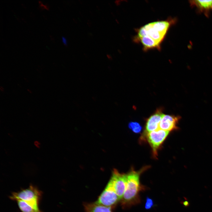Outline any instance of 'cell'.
<instances>
[{
	"label": "cell",
	"mask_w": 212,
	"mask_h": 212,
	"mask_svg": "<svg viewBox=\"0 0 212 212\" xmlns=\"http://www.w3.org/2000/svg\"><path fill=\"white\" fill-rule=\"evenodd\" d=\"M176 21V18H172L147 24L137 30L135 40L141 43L144 50L160 49L168 31Z\"/></svg>",
	"instance_id": "obj_1"
},
{
	"label": "cell",
	"mask_w": 212,
	"mask_h": 212,
	"mask_svg": "<svg viewBox=\"0 0 212 212\" xmlns=\"http://www.w3.org/2000/svg\"><path fill=\"white\" fill-rule=\"evenodd\" d=\"M148 167H144L138 171L132 169L126 174V186L122 198L124 204L130 205L138 201V194L142 188L140 182V176Z\"/></svg>",
	"instance_id": "obj_2"
},
{
	"label": "cell",
	"mask_w": 212,
	"mask_h": 212,
	"mask_svg": "<svg viewBox=\"0 0 212 212\" xmlns=\"http://www.w3.org/2000/svg\"><path fill=\"white\" fill-rule=\"evenodd\" d=\"M170 132L160 129L147 133L145 137L150 145L153 156L156 158L158 151L168 135Z\"/></svg>",
	"instance_id": "obj_3"
},
{
	"label": "cell",
	"mask_w": 212,
	"mask_h": 212,
	"mask_svg": "<svg viewBox=\"0 0 212 212\" xmlns=\"http://www.w3.org/2000/svg\"><path fill=\"white\" fill-rule=\"evenodd\" d=\"M42 196V192L36 187L31 185L27 188L12 193L9 198L11 200L15 201H27L33 199L40 200Z\"/></svg>",
	"instance_id": "obj_4"
},
{
	"label": "cell",
	"mask_w": 212,
	"mask_h": 212,
	"mask_svg": "<svg viewBox=\"0 0 212 212\" xmlns=\"http://www.w3.org/2000/svg\"><path fill=\"white\" fill-rule=\"evenodd\" d=\"M119 200L112 183L109 181L105 189L95 203L104 206L110 207Z\"/></svg>",
	"instance_id": "obj_5"
},
{
	"label": "cell",
	"mask_w": 212,
	"mask_h": 212,
	"mask_svg": "<svg viewBox=\"0 0 212 212\" xmlns=\"http://www.w3.org/2000/svg\"><path fill=\"white\" fill-rule=\"evenodd\" d=\"M109 181L112 183L119 199H122L126 186V174L120 173L117 170L115 169Z\"/></svg>",
	"instance_id": "obj_6"
},
{
	"label": "cell",
	"mask_w": 212,
	"mask_h": 212,
	"mask_svg": "<svg viewBox=\"0 0 212 212\" xmlns=\"http://www.w3.org/2000/svg\"><path fill=\"white\" fill-rule=\"evenodd\" d=\"M164 115L163 108L160 107L157 109L155 112L148 118L142 137L143 138L148 133L159 129V124Z\"/></svg>",
	"instance_id": "obj_7"
},
{
	"label": "cell",
	"mask_w": 212,
	"mask_h": 212,
	"mask_svg": "<svg viewBox=\"0 0 212 212\" xmlns=\"http://www.w3.org/2000/svg\"><path fill=\"white\" fill-rule=\"evenodd\" d=\"M181 117L179 115H165L162 117L159 129L170 132L178 129L177 126Z\"/></svg>",
	"instance_id": "obj_8"
},
{
	"label": "cell",
	"mask_w": 212,
	"mask_h": 212,
	"mask_svg": "<svg viewBox=\"0 0 212 212\" xmlns=\"http://www.w3.org/2000/svg\"><path fill=\"white\" fill-rule=\"evenodd\" d=\"M189 2L191 7L196 8L198 12L203 14L207 17L212 11V0H190Z\"/></svg>",
	"instance_id": "obj_9"
},
{
	"label": "cell",
	"mask_w": 212,
	"mask_h": 212,
	"mask_svg": "<svg viewBox=\"0 0 212 212\" xmlns=\"http://www.w3.org/2000/svg\"><path fill=\"white\" fill-rule=\"evenodd\" d=\"M110 207L96 203H87L85 205L86 212H112Z\"/></svg>",
	"instance_id": "obj_10"
},
{
	"label": "cell",
	"mask_w": 212,
	"mask_h": 212,
	"mask_svg": "<svg viewBox=\"0 0 212 212\" xmlns=\"http://www.w3.org/2000/svg\"><path fill=\"white\" fill-rule=\"evenodd\" d=\"M19 209L22 212H42L39 208H36L21 200L16 201Z\"/></svg>",
	"instance_id": "obj_11"
},
{
	"label": "cell",
	"mask_w": 212,
	"mask_h": 212,
	"mask_svg": "<svg viewBox=\"0 0 212 212\" xmlns=\"http://www.w3.org/2000/svg\"><path fill=\"white\" fill-rule=\"evenodd\" d=\"M128 126L130 129L133 132L136 133L140 132L142 129L141 126L139 123L137 122H130Z\"/></svg>",
	"instance_id": "obj_12"
},
{
	"label": "cell",
	"mask_w": 212,
	"mask_h": 212,
	"mask_svg": "<svg viewBox=\"0 0 212 212\" xmlns=\"http://www.w3.org/2000/svg\"><path fill=\"white\" fill-rule=\"evenodd\" d=\"M153 205L154 203L153 200L149 197H147L145 205V209L148 210L150 209L153 206Z\"/></svg>",
	"instance_id": "obj_13"
},
{
	"label": "cell",
	"mask_w": 212,
	"mask_h": 212,
	"mask_svg": "<svg viewBox=\"0 0 212 212\" xmlns=\"http://www.w3.org/2000/svg\"><path fill=\"white\" fill-rule=\"evenodd\" d=\"M185 201H182L181 202V203L183 205L184 207H187L189 206L190 203L186 198L184 197Z\"/></svg>",
	"instance_id": "obj_14"
},
{
	"label": "cell",
	"mask_w": 212,
	"mask_h": 212,
	"mask_svg": "<svg viewBox=\"0 0 212 212\" xmlns=\"http://www.w3.org/2000/svg\"><path fill=\"white\" fill-rule=\"evenodd\" d=\"M62 42L66 46H67V41L66 39L64 37H62Z\"/></svg>",
	"instance_id": "obj_15"
},
{
	"label": "cell",
	"mask_w": 212,
	"mask_h": 212,
	"mask_svg": "<svg viewBox=\"0 0 212 212\" xmlns=\"http://www.w3.org/2000/svg\"><path fill=\"white\" fill-rule=\"evenodd\" d=\"M35 146L37 148H39L40 147V143L37 141H36L34 143Z\"/></svg>",
	"instance_id": "obj_16"
}]
</instances>
